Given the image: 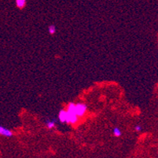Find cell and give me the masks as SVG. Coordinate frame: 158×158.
Returning a JSON list of instances; mask_svg holds the SVG:
<instances>
[{
    "mask_svg": "<svg viewBox=\"0 0 158 158\" xmlns=\"http://www.w3.org/2000/svg\"><path fill=\"white\" fill-rule=\"evenodd\" d=\"M87 110V105L85 103L79 102L75 105V111H76V116L78 117H83Z\"/></svg>",
    "mask_w": 158,
    "mask_h": 158,
    "instance_id": "6da1fadb",
    "label": "cell"
},
{
    "mask_svg": "<svg viewBox=\"0 0 158 158\" xmlns=\"http://www.w3.org/2000/svg\"><path fill=\"white\" fill-rule=\"evenodd\" d=\"M78 121V117L76 116V113H69L67 112L66 123L69 124H75Z\"/></svg>",
    "mask_w": 158,
    "mask_h": 158,
    "instance_id": "7a4b0ae2",
    "label": "cell"
},
{
    "mask_svg": "<svg viewBox=\"0 0 158 158\" xmlns=\"http://www.w3.org/2000/svg\"><path fill=\"white\" fill-rule=\"evenodd\" d=\"M0 135H3L6 136V137H8V138H10V137H12L13 136V132L11 131V130L8 129L7 127H3L0 125Z\"/></svg>",
    "mask_w": 158,
    "mask_h": 158,
    "instance_id": "3957f363",
    "label": "cell"
},
{
    "mask_svg": "<svg viewBox=\"0 0 158 158\" xmlns=\"http://www.w3.org/2000/svg\"><path fill=\"white\" fill-rule=\"evenodd\" d=\"M58 119L61 123H66L67 120V111L66 109H61L58 113Z\"/></svg>",
    "mask_w": 158,
    "mask_h": 158,
    "instance_id": "277c9868",
    "label": "cell"
},
{
    "mask_svg": "<svg viewBox=\"0 0 158 158\" xmlns=\"http://www.w3.org/2000/svg\"><path fill=\"white\" fill-rule=\"evenodd\" d=\"M15 3H16V7L18 9L22 10L25 7L26 4H27V0H15Z\"/></svg>",
    "mask_w": 158,
    "mask_h": 158,
    "instance_id": "5b68a950",
    "label": "cell"
},
{
    "mask_svg": "<svg viewBox=\"0 0 158 158\" xmlns=\"http://www.w3.org/2000/svg\"><path fill=\"white\" fill-rule=\"evenodd\" d=\"M56 26L54 25H51L48 27V32L51 34V35H54L56 33Z\"/></svg>",
    "mask_w": 158,
    "mask_h": 158,
    "instance_id": "8992f818",
    "label": "cell"
},
{
    "mask_svg": "<svg viewBox=\"0 0 158 158\" xmlns=\"http://www.w3.org/2000/svg\"><path fill=\"white\" fill-rule=\"evenodd\" d=\"M46 126L49 129H52L55 127V120H47L46 123Z\"/></svg>",
    "mask_w": 158,
    "mask_h": 158,
    "instance_id": "52a82bcc",
    "label": "cell"
},
{
    "mask_svg": "<svg viewBox=\"0 0 158 158\" xmlns=\"http://www.w3.org/2000/svg\"><path fill=\"white\" fill-rule=\"evenodd\" d=\"M113 132V135L116 136V137H120L122 135V132H121V131L119 127H115Z\"/></svg>",
    "mask_w": 158,
    "mask_h": 158,
    "instance_id": "ba28073f",
    "label": "cell"
},
{
    "mask_svg": "<svg viewBox=\"0 0 158 158\" xmlns=\"http://www.w3.org/2000/svg\"><path fill=\"white\" fill-rule=\"evenodd\" d=\"M142 130V126H141V125H139V124H138V125H135V131H137V132H140Z\"/></svg>",
    "mask_w": 158,
    "mask_h": 158,
    "instance_id": "9c48e42d",
    "label": "cell"
}]
</instances>
